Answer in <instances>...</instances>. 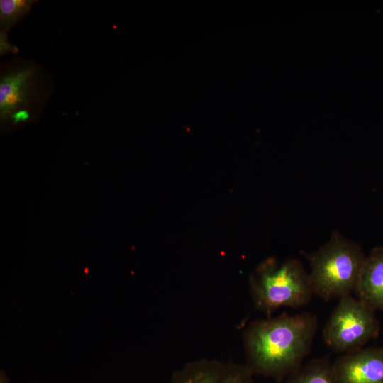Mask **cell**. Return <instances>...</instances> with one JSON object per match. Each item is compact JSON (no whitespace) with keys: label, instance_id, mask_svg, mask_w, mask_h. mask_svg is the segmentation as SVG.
I'll return each instance as SVG.
<instances>
[{"label":"cell","instance_id":"cell-6","mask_svg":"<svg viewBox=\"0 0 383 383\" xmlns=\"http://www.w3.org/2000/svg\"><path fill=\"white\" fill-rule=\"evenodd\" d=\"M338 383H383V347L343 354L333 363Z\"/></svg>","mask_w":383,"mask_h":383},{"label":"cell","instance_id":"cell-3","mask_svg":"<svg viewBox=\"0 0 383 383\" xmlns=\"http://www.w3.org/2000/svg\"><path fill=\"white\" fill-rule=\"evenodd\" d=\"M306 257L313 294L331 301L354 292L366 255L358 243L335 231Z\"/></svg>","mask_w":383,"mask_h":383},{"label":"cell","instance_id":"cell-12","mask_svg":"<svg viewBox=\"0 0 383 383\" xmlns=\"http://www.w3.org/2000/svg\"><path fill=\"white\" fill-rule=\"evenodd\" d=\"M1 383H8V379L4 373L1 374Z\"/></svg>","mask_w":383,"mask_h":383},{"label":"cell","instance_id":"cell-1","mask_svg":"<svg viewBox=\"0 0 383 383\" xmlns=\"http://www.w3.org/2000/svg\"><path fill=\"white\" fill-rule=\"evenodd\" d=\"M317 328L318 318L309 312L252 321L243 333L244 365L254 376L284 382L303 365Z\"/></svg>","mask_w":383,"mask_h":383},{"label":"cell","instance_id":"cell-2","mask_svg":"<svg viewBox=\"0 0 383 383\" xmlns=\"http://www.w3.org/2000/svg\"><path fill=\"white\" fill-rule=\"evenodd\" d=\"M249 286L255 307L267 317L281 307H301L314 295L309 274L296 258H266L251 273Z\"/></svg>","mask_w":383,"mask_h":383},{"label":"cell","instance_id":"cell-9","mask_svg":"<svg viewBox=\"0 0 383 383\" xmlns=\"http://www.w3.org/2000/svg\"><path fill=\"white\" fill-rule=\"evenodd\" d=\"M283 383H338L328 356L314 358L290 374Z\"/></svg>","mask_w":383,"mask_h":383},{"label":"cell","instance_id":"cell-7","mask_svg":"<svg viewBox=\"0 0 383 383\" xmlns=\"http://www.w3.org/2000/svg\"><path fill=\"white\" fill-rule=\"evenodd\" d=\"M354 293L373 311L383 312V246L366 255Z\"/></svg>","mask_w":383,"mask_h":383},{"label":"cell","instance_id":"cell-10","mask_svg":"<svg viewBox=\"0 0 383 383\" xmlns=\"http://www.w3.org/2000/svg\"><path fill=\"white\" fill-rule=\"evenodd\" d=\"M35 1L32 0H1V26L9 29L31 9Z\"/></svg>","mask_w":383,"mask_h":383},{"label":"cell","instance_id":"cell-4","mask_svg":"<svg viewBox=\"0 0 383 383\" xmlns=\"http://www.w3.org/2000/svg\"><path fill=\"white\" fill-rule=\"evenodd\" d=\"M379 331L375 311L350 294L339 299L323 335L333 352L346 354L364 348L377 337Z\"/></svg>","mask_w":383,"mask_h":383},{"label":"cell","instance_id":"cell-8","mask_svg":"<svg viewBox=\"0 0 383 383\" xmlns=\"http://www.w3.org/2000/svg\"><path fill=\"white\" fill-rule=\"evenodd\" d=\"M34 70L26 67L8 74L0 82V113L1 119L12 117L30 98Z\"/></svg>","mask_w":383,"mask_h":383},{"label":"cell","instance_id":"cell-5","mask_svg":"<svg viewBox=\"0 0 383 383\" xmlns=\"http://www.w3.org/2000/svg\"><path fill=\"white\" fill-rule=\"evenodd\" d=\"M170 383H255L244 364L201 358L184 364L172 374Z\"/></svg>","mask_w":383,"mask_h":383},{"label":"cell","instance_id":"cell-11","mask_svg":"<svg viewBox=\"0 0 383 383\" xmlns=\"http://www.w3.org/2000/svg\"><path fill=\"white\" fill-rule=\"evenodd\" d=\"M28 117V115L25 111H18L16 113L12 118L14 119L15 122H18L19 121H24Z\"/></svg>","mask_w":383,"mask_h":383}]
</instances>
